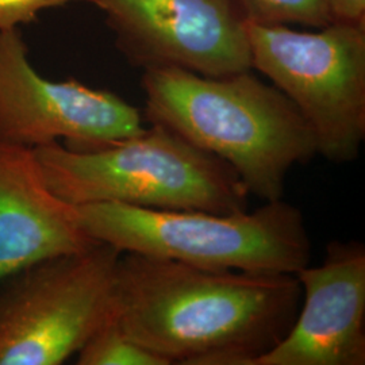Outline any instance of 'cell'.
I'll use <instances>...</instances> for the list:
<instances>
[{
  "mask_svg": "<svg viewBox=\"0 0 365 365\" xmlns=\"http://www.w3.org/2000/svg\"><path fill=\"white\" fill-rule=\"evenodd\" d=\"M300 302L295 274L212 271L122 253L110 317L168 365H253L287 334Z\"/></svg>",
  "mask_w": 365,
  "mask_h": 365,
  "instance_id": "cell-1",
  "label": "cell"
},
{
  "mask_svg": "<svg viewBox=\"0 0 365 365\" xmlns=\"http://www.w3.org/2000/svg\"><path fill=\"white\" fill-rule=\"evenodd\" d=\"M95 241L212 271L295 274L312 259L306 220L283 197L256 210L211 212L93 203L75 206Z\"/></svg>",
  "mask_w": 365,
  "mask_h": 365,
  "instance_id": "cell-4",
  "label": "cell"
},
{
  "mask_svg": "<svg viewBox=\"0 0 365 365\" xmlns=\"http://www.w3.org/2000/svg\"><path fill=\"white\" fill-rule=\"evenodd\" d=\"M145 120L227 163L249 195L282 199L288 173L318 156L299 110L250 71L210 78L175 66L145 69Z\"/></svg>",
  "mask_w": 365,
  "mask_h": 365,
  "instance_id": "cell-2",
  "label": "cell"
},
{
  "mask_svg": "<svg viewBox=\"0 0 365 365\" xmlns=\"http://www.w3.org/2000/svg\"><path fill=\"white\" fill-rule=\"evenodd\" d=\"M252 69L271 80L312 128L318 156L357 160L365 140V25L319 31L249 21Z\"/></svg>",
  "mask_w": 365,
  "mask_h": 365,
  "instance_id": "cell-5",
  "label": "cell"
},
{
  "mask_svg": "<svg viewBox=\"0 0 365 365\" xmlns=\"http://www.w3.org/2000/svg\"><path fill=\"white\" fill-rule=\"evenodd\" d=\"M34 150L53 194L72 206L119 203L211 212L249 207L248 190L227 163L158 123L93 149L54 143Z\"/></svg>",
  "mask_w": 365,
  "mask_h": 365,
  "instance_id": "cell-3",
  "label": "cell"
},
{
  "mask_svg": "<svg viewBox=\"0 0 365 365\" xmlns=\"http://www.w3.org/2000/svg\"><path fill=\"white\" fill-rule=\"evenodd\" d=\"M252 21L325 27L333 22L327 0H245Z\"/></svg>",
  "mask_w": 365,
  "mask_h": 365,
  "instance_id": "cell-12",
  "label": "cell"
},
{
  "mask_svg": "<svg viewBox=\"0 0 365 365\" xmlns=\"http://www.w3.org/2000/svg\"><path fill=\"white\" fill-rule=\"evenodd\" d=\"M120 250L105 242L0 279V365H60L110 317Z\"/></svg>",
  "mask_w": 365,
  "mask_h": 365,
  "instance_id": "cell-6",
  "label": "cell"
},
{
  "mask_svg": "<svg viewBox=\"0 0 365 365\" xmlns=\"http://www.w3.org/2000/svg\"><path fill=\"white\" fill-rule=\"evenodd\" d=\"M76 0H0V29L29 24L41 11Z\"/></svg>",
  "mask_w": 365,
  "mask_h": 365,
  "instance_id": "cell-13",
  "label": "cell"
},
{
  "mask_svg": "<svg viewBox=\"0 0 365 365\" xmlns=\"http://www.w3.org/2000/svg\"><path fill=\"white\" fill-rule=\"evenodd\" d=\"M76 354L78 365H168L129 339L111 317L96 329Z\"/></svg>",
  "mask_w": 365,
  "mask_h": 365,
  "instance_id": "cell-11",
  "label": "cell"
},
{
  "mask_svg": "<svg viewBox=\"0 0 365 365\" xmlns=\"http://www.w3.org/2000/svg\"><path fill=\"white\" fill-rule=\"evenodd\" d=\"M333 22L365 25V0H327Z\"/></svg>",
  "mask_w": 365,
  "mask_h": 365,
  "instance_id": "cell-14",
  "label": "cell"
},
{
  "mask_svg": "<svg viewBox=\"0 0 365 365\" xmlns=\"http://www.w3.org/2000/svg\"><path fill=\"white\" fill-rule=\"evenodd\" d=\"M96 242L80 225L76 207L53 194L36 150L0 144V279Z\"/></svg>",
  "mask_w": 365,
  "mask_h": 365,
  "instance_id": "cell-10",
  "label": "cell"
},
{
  "mask_svg": "<svg viewBox=\"0 0 365 365\" xmlns=\"http://www.w3.org/2000/svg\"><path fill=\"white\" fill-rule=\"evenodd\" d=\"M27 54L16 27L0 29V144L86 150L146 128L144 114L114 92L43 78Z\"/></svg>",
  "mask_w": 365,
  "mask_h": 365,
  "instance_id": "cell-7",
  "label": "cell"
},
{
  "mask_svg": "<svg viewBox=\"0 0 365 365\" xmlns=\"http://www.w3.org/2000/svg\"><path fill=\"white\" fill-rule=\"evenodd\" d=\"M118 49L143 69L175 66L222 78L252 69L245 0H90Z\"/></svg>",
  "mask_w": 365,
  "mask_h": 365,
  "instance_id": "cell-8",
  "label": "cell"
},
{
  "mask_svg": "<svg viewBox=\"0 0 365 365\" xmlns=\"http://www.w3.org/2000/svg\"><path fill=\"white\" fill-rule=\"evenodd\" d=\"M303 303L287 334L253 365L365 364V245L329 242L297 274Z\"/></svg>",
  "mask_w": 365,
  "mask_h": 365,
  "instance_id": "cell-9",
  "label": "cell"
}]
</instances>
